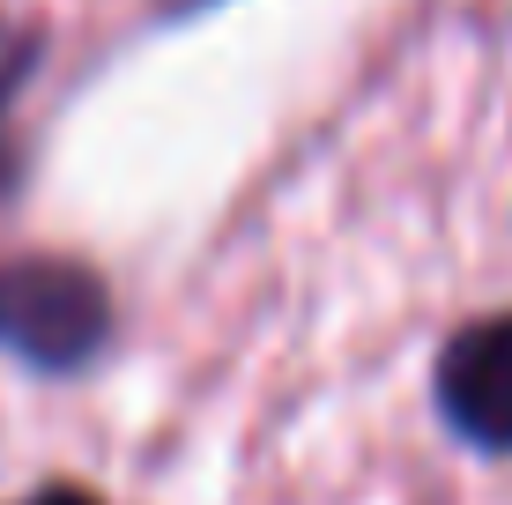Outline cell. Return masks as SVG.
<instances>
[{
  "mask_svg": "<svg viewBox=\"0 0 512 505\" xmlns=\"http://www.w3.org/2000/svg\"><path fill=\"white\" fill-rule=\"evenodd\" d=\"M112 335V298L75 260H0V350L38 372H82Z\"/></svg>",
  "mask_w": 512,
  "mask_h": 505,
  "instance_id": "cell-1",
  "label": "cell"
},
{
  "mask_svg": "<svg viewBox=\"0 0 512 505\" xmlns=\"http://www.w3.org/2000/svg\"><path fill=\"white\" fill-rule=\"evenodd\" d=\"M438 409L483 454H512V312L475 320L438 357Z\"/></svg>",
  "mask_w": 512,
  "mask_h": 505,
  "instance_id": "cell-2",
  "label": "cell"
},
{
  "mask_svg": "<svg viewBox=\"0 0 512 505\" xmlns=\"http://www.w3.org/2000/svg\"><path fill=\"white\" fill-rule=\"evenodd\" d=\"M30 67H38V38L15 30V23H0V119H8V104H15V90H23Z\"/></svg>",
  "mask_w": 512,
  "mask_h": 505,
  "instance_id": "cell-3",
  "label": "cell"
},
{
  "mask_svg": "<svg viewBox=\"0 0 512 505\" xmlns=\"http://www.w3.org/2000/svg\"><path fill=\"white\" fill-rule=\"evenodd\" d=\"M15 179H23V156H15V142H8V119H0V201L15 194Z\"/></svg>",
  "mask_w": 512,
  "mask_h": 505,
  "instance_id": "cell-4",
  "label": "cell"
},
{
  "mask_svg": "<svg viewBox=\"0 0 512 505\" xmlns=\"http://www.w3.org/2000/svg\"><path fill=\"white\" fill-rule=\"evenodd\" d=\"M23 505H97V498H90V491H75V483H52V491L23 498Z\"/></svg>",
  "mask_w": 512,
  "mask_h": 505,
  "instance_id": "cell-5",
  "label": "cell"
},
{
  "mask_svg": "<svg viewBox=\"0 0 512 505\" xmlns=\"http://www.w3.org/2000/svg\"><path fill=\"white\" fill-rule=\"evenodd\" d=\"M186 8H208V0H186Z\"/></svg>",
  "mask_w": 512,
  "mask_h": 505,
  "instance_id": "cell-6",
  "label": "cell"
}]
</instances>
